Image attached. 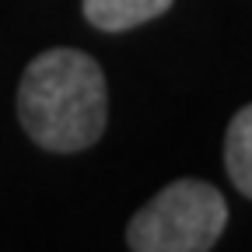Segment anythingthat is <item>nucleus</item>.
I'll return each mask as SVG.
<instances>
[{
  "label": "nucleus",
  "mask_w": 252,
  "mask_h": 252,
  "mask_svg": "<svg viewBox=\"0 0 252 252\" xmlns=\"http://www.w3.org/2000/svg\"><path fill=\"white\" fill-rule=\"evenodd\" d=\"M175 0H84V18L98 32H130L161 18Z\"/></svg>",
  "instance_id": "7ed1b4c3"
},
{
  "label": "nucleus",
  "mask_w": 252,
  "mask_h": 252,
  "mask_svg": "<svg viewBox=\"0 0 252 252\" xmlns=\"http://www.w3.org/2000/svg\"><path fill=\"white\" fill-rule=\"evenodd\" d=\"M228 224V203L220 189L203 179L168 182L126 224L133 252H207Z\"/></svg>",
  "instance_id": "f03ea898"
},
{
  "label": "nucleus",
  "mask_w": 252,
  "mask_h": 252,
  "mask_svg": "<svg viewBox=\"0 0 252 252\" xmlns=\"http://www.w3.org/2000/svg\"><path fill=\"white\" fill-rule=\"evenodd\" d=\"M18 119L42 151H88L98 144L109 123V88L102 67L70 46L39 53L18 84Z\"/></svg>",
  "instance_id": "f257e3e1"
},
{
  "label": "nucleus",
  "mask_w": 252,
  "mask_h": 252,
  "mask_svg": "<svg viewBox=\"0 0 252 252\" xmlns=\"http://www.w3.org/2000/svg\"><path fill=\"white\" fill-rule=\"evenodd\" d=\"M224 168L238 193L252 200V105L238 109L228 123L224 137Z\"/></svg>",
  "instance_id": "20e7f679"
}]
</instances>
